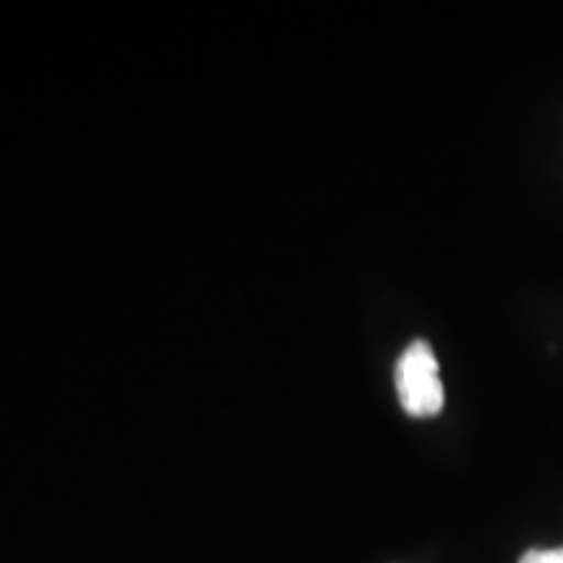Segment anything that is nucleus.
<instances>
[{"label":"nucleus","mask_w":563,"mask_h":563,"mask_svg":"<svg viewBox=\"0 0 563 563\" xmlns=\"http://www.w3.org/2000/svg\"><path fill=\"white\" fill-rule=\"evenodd\" d=\"M397 394L412 418H433L443 407V384L431 344L412 342L397 363Z\"/></svg>","instance_id":"1"},{"label":"nucleus","mask_w":563,"mask_h":563,"mask_svg":"<svg viewBox=\"0 0 563 563\" xmlns=\"http://www.w3.org/2000/svg\"><path fill=\"white\" fill-rule=\"evenodd\" d=\"M519 563H563V548H553V551H527Z\"/></svg>","instance_id":"2"}]
</instances>
